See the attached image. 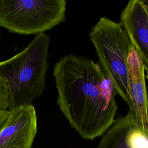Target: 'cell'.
Wrapping results in <instances>:
<instances>
[{"instance_id":"cell-8","label":"cell","mask_w":148,"mask_h":148,"mask_svg":"<svg viewBox=\"0 0 148 148\" xmlns=\"http://www.w3.org/2000/svg\"><path fill=\"white\" fill-rule=\"evenodd\" d=\"M128 86L131 110L139 126L148 132V98L145 66L134 47L128 57Z\"/></svg>"},{"instance_id":"cell-1","label":"cell","mask_w":148,"mask_h":148,"mask_svg":"<svg viewBox=\"0 0 148 148\" xmlns=\"http://www.w3.org/2000/svg\"><path fill=\"white\" fill-rule=\"evenodd\" d=\"M53 75L57 104L80 136H102L115 120L116 93L98 63L82 56L66 55L55 64Z\"/></svg>"},{"instance_id":"cell-3","label":"cell","mask_w":148,"mask_h":148,"mask_svg":"<svg viewBox=\"0 0 148 148\" xmlns=\"http://www.w3.org/2000/svg\"><path fill=\"white\" fill-rule=\"evenodd\" d=\"M89 36L100 67L111 82L116 95L130 110L127 60L133 46L125 29L120 23L102 17L91 28Z\"/></svg>"},{"instance_id":"cell-2","label":"cell","mask_w":148,"mask_h":148,"mask_svg":"<svg viewBox=\"0 0 148 148\" xmlns=\"http://www.w3.org/2000/svg\"><path fill=\"white\" fill-rule=\"evenodd\" d=\"M50 42L45 32L38 34L21 52L0 62V75L8 87L11 108L31 104L43 94Z\"/></svg>"},{"instance_id":"cell-9","label":"cell","mask_w":148,"mask_h":148,"mask_svg":"<svg viewBox=\"0 0 148 148\" xmlns=\"http://www.w3.org/2000/svg\"><path fill=\"white\" fill-rule=\"evenodd\" d=\"M10 108L8 87L6 82L0 75V109L9 110Z\"/></svg>"},{"instance_id":"cell-12","label":"cell","mask_w":148,"mask_h":148,"mask_svg":"<svg viewBox=\"0 0 148 148\" xmlns=\"http://www.w3.org/2000/svg\"><path fill=\"white\" fill-rule=\"evenodd\" d=\"M145 78H146L148 80V69L145 68Z\"/></svg>"},{"instance_id":"cell-6","label":"cell","mask_w":148,"mask_h":148,"mask_svg":"<svg viewBox=\"0 0 148 148\" xmlns=\"http://www.w3.org/2000/svg\"><path fill=\"white\" fill-rule=\"evenodd\" d=\"M97 148H148V132L138 125L131 110L116 119Z\"/></svg>"},{"instance_id":"cell-11","label":"cell","mask_w":148,"mask_h":148,"mask_svg":"<svg viewBox=\"0 0 148 148\" xmlns=\"http://www.w3.org/2000/svg\"><path fill=\"white\" fill-rule=\"evenodd\" d=\"M141 1L145 5V6L146 7V8L148 10V0H141Z\"/></svg>"},{"instance_id":"cell-4","label":"cell","mask_w":148,"mask_h":148,"mask_svg":"<svg viewBox=\"0 0 148 148\" xmlns=\"http://www.w3.org/2000/svg\"><path fill=\"white\" fill-rule=\"evenodd\" d=\"M65 0H0V27L20 35H38L65 20Z\"/></svg>"},{"instance_id":"cell-13","label":"cell","mask_w":148,"mask_h":148,"mask_svg":"<svg viewBox=\"0 0 148 148\" xmlns=\"http://www.w3.org/2000/svg\"><path fill=\"white\" fill-rule=\"evenodd\" d=\"M0 38H1V33H0Z\"/></svg>"},{"instance_id":"cell-7","label":"cell","mask_w":148,"mask_h":148,"mask_svg":"<svg viewBox=\"0 0 148 148\" xmlns=\"http://www.w3.org/2000/svg\"><path fill=\"white\" fill-rule=\"evenodd\" d=\"M120 23L134 48L148 69V10L141 0H131L121 12Z\"/></svg>"},{"instance_id":"cell-10","label":"cell","mask_w":148,"mask_h":148,"mask_svg":"<svg viewBox=\"0 0 148 148\" xmlns=\"http://www.w3.org/2000/svg\"><path fill=\"white\" fill-rule=\"evenodd\" d=\"M9 114V110L6 109H0V130L6 121Z\"/></svg>"},{"instance_id":"cell-5","label":"cell","mask_w":148,"mask_h":148,"mask_svg":"<svg viewBox=\"0 0 148 148\" xmlns=\"http://www.w3.org/2000/svg\"><path fill=\"white\" fill-rule=\"evenodd\" d=\"M0 130V148H32L38 131L37 115L31 104L11 108Z\"/></svg>"}]
</instances>
